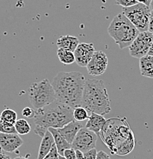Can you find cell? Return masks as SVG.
<instances>
[{
  "label": "cell",
  "mask_w": 153,
  "mask_h": 159,
  "mask_svg": "<svg viewBox=\"0 0 153 159\" xmlns=\"http://www.w3.org/2000/svg\"><path fill=\"white\" fill-rule=\"evenodd\" d=\"M100 136L113 154L126 155L134 148V135L126 118L118 117L107 120Z\"/></svg>",
  "instance_id": "cell-1"
},
{
  "label": "cell",
  "mask_w": 153,
  "mask_h": 159,
  "mask_svg": "<svg viewBox=\"0 0 153 159\" xmlns=\"http://www.w3.org/2000/svg\"><path fill=\"white\" fill-rule=\"evenodd\" d=\"M85 80V76L77 71L58 73L51 83L56 99L72 109L81 107Z\"/></svg>",
  "instance_id": "cell-2"
},
{
  "label": "cell",
  "mask_w": 153,
  "mask_h": 159,
  "mask_svg": "<svg viewBox=\"0 0 153 159\" xmlns=\"http://www.w3.org/2000/svg\"><path fill=\"white\" fill-rule=\"evenodd\" d=\"M72 120L73 109L56 99L50 105L36 110L34 132L43 138L49 128H62Z\"/></svg>",
  "instance_id": "cell-3"
},
{
  "label": "cell",
  "mask_w": 153,
  "mask_h": 159,
  "mask_svg": "<svg viewBox=\"0 0 153 159\" xmlns=\"http://www.w3.org/2000/svg\"><path fill=\"white\" fill-rule=\"evenodd\" d=\"M81 106L89 114L95 112L104 116L111 112V100L103 80L98 79L85 80Z\"/></svg>",
  "instance_id": "cell-4"
},
{
  "label": "cell",
  "mask_w": 153,
  "mask_h": 159,
  "mask_svg": "<svg viewBox=\"0 0 153 159\" xmlns=\"http://www.w3.org/2000/svg\"><path fill=\"white\" fill-rule=\"evenodd\" d=\"M108 32L121 49L129 48L139 34L138 29L123 12L113 18Z\"/></svg>",
  "instance_id": "cell-5"
},
{
  "label": "cell",
  "mask_w": 153,
  "mask_h": 159,
  "mask_svg": "<svg viewBox=\"0 0 153 159\" xmlns=\"http://www.w3.org/2000/svg\"><path fill=\"white\" fill-rule=\"evenodd\" d=\"M28 98L34 109H42L56 100L55 91L47 79L33 83L28 89Z\"/></svg>",
  "instance_id": "cell-6"
},
{
  "label": "cell",
  "mask_w": 153,
  "mask_h": 159,
  "mask_svg": "<svg viewBox=\"0 0 153 159\" xmlns=\"http://www.w3.org/2000/svg\"><path fill=\"white\" fill-rule=\"evenodd\" d=\"M151 11L150 8L142 3H137L131 7L123 8V14L139 32L148 31Z\"/></svg>",
  "instance_id": "cell-7"
},
{
  "label": "cell",
  "mask_w": 153,
  "mask_h": 159,
  "mask_svg": "<svg viewBox=\"0 0 153 159\" xmlns=\"http://www.w3.org/2000/svg\"><path fill=\"white\" fill-rule=\"evenodd\" d=\"M153 41V34L149 31L139 32L136 39L130 45L129 54L131 57L140 59L147 55Z\"/></svg>",
  "instance_id": "cell-8"
},
{
  "label": "cell",
  "mask_w": 153,
  "mask_h": 159,
  "mask_svg": "<svg viewBox=\"0 0 153 159\" xmlns=\"http://www.w3.org/2000/svg\"><path fill=\"white\" fill-rule=\"evenodd\" d=\"M97 139L98 135L95 132L83 127L79 131L74 139L72 143V148L85 153L92 148H95Z\"/></svg>",
  "instance_id": "cell-9"
},
{
  "label": "cell",
  "mask_w": 153,
  "mask_h": 159,
  "mask_svg": "<svg viewBox=\"0 0 153 159\" xmlns=\"http://www.w3.org/2000/svg\"><path fill=\"white\" fill-rule=\"evenodd\" d=\"M108 64V59L106 54L101 51H95L86 67L88 74L94 77L102 75L106 71Z\"/></svg>",
  "instance_id": "cell-10"
},
{
  "label": "cell",
  "mask_w": 153,
  "mask_h": 159,
  "mask_svg": "<svg viewBox=\"0 0 153 159\" xmlns=\"http://www.w3.org/2000/svg\"><path fill=\"white\" fill-rule=\"evenodd\" d=\"M95 52V47L92 43H79L74 51L75 62L79 67H87Z\"/></svg>",
  "instance_id": "cell-11"
},
{
  "label": "cell",
  "mask_w": 153,
  "mask_h": 159,
  "mask_svg": "<svg viewBox=\"0 0 153 159\" xmlns=\"http://www.w3.org/2000/svg\"><path fill=\"white\" fill-rule=\"evenodd\" d=\"M24 143L19 134H8L0 132V148L6 152L17 151Z\"/></svg>",
  "instance_id": "cell-12"
},
{
  "label": "cell",
  "mask_w": 153,
  "mask_h": 159,
  "mask_svg": "<svg viewBox=\"0 0 153 159\" xmlns=\"http://www.w3.org/2000/svg\"><path fill=\"white\" fill-rule=\"evenodd\" d=\"M85 127V125L82 122L72 120L70 123L66 124L63 127L60 129H57V131L60 132V135L63 137L69 143L72 144L74 139L76 136L79 131L82 128Z\"/></svg>",
  "instance_id": "cell-13"
},
{
  "label": "cell",
  "mask_w": 153,
  "mask_h": 159,
  "mask_svg": "<svg viewBox=\"0 0 153 159\" xmlns=\"http://www.w3.org/2000/svg\"><path fill=\"white\" fill-rule=\"evenodd\" d=\"M106 121L103 116L95 112H91L85 127L88 130L95 132L98 135H100V132L104 126Z\"/></svg>",
  "instance_id": "cell-14"
},
{
  "label": "cell",
  "mask_w": 153,
  "mask_h": 159,
  "mask_svg": "<svg viewBox=\"0 0 153 159\" xmlns=\"http://www.w3.org/2000/svg\"><path fill=\"white\" fill-rule=\"evenodd\" d=\"M55 142L53 135L50 131L47 130L41 140L37 159H44V157L50 152Z\"/></svg>",
  "instance_id": "cell-15"
},
{
  "label": "cell",
  "mask_w": 153,
  "mask_h": 159,
  "mask_svg": "<svg viewBox=\"0 0 153 159\" xmlns=\"http://www.w3.org/2000/svg\"><path fill=\"white\" fill-rule=\"evenodd\" d=\"M79 44V41L75 36L66 35L60 36L57 41V46L58 48H62L74 52L78 45Z\"/></svg>",
  "instance_id": "cell-16"
},
{
  "label": "cell",
  "mask_w": 153,
  "mask_h": 159,
  "mask_svg": "<svg viewBox=\"0 0 153 159\" xmlns=\"http://www.w3.org/2000/svg\"><path fill=\"white\" fill-rule=\"evenodd\" d=\"M139 64L141 75L153 79V56L147 54L141 57Z\"/></svg>",
  "instance_id": "cell-17"
},
{
  "label": "cell",
  "mask_w": 153,
  "mask_h": 159,
  "mask_svg": "<svg viewBox=\"0 0 153 159\" xmlns=\"http://www.w3.org/2000/svg\"><path fill=\"white\" fill-rule=\"evenodd\" d=\"M48 130L50 131V133L53 135V137L54 139L55 145L57 146V151H58L59 155L63 156L64 151L68 148H72V144L69 143L60 134V132L57 131V129L54 128H49Z\"/></svg>",
  "instance_id": "cell-18"
},
{
  "label": "cell",
  "mask_w": 153,
  "mask_h": 159,
  "mask_svg": "<svg viewBox=\"0 0 153 159\" xmlns=\"http://www.w3.org/2000/svg\"><path fill=\"white\" fill-rule=\"evenodd\" d=\"M57 55L60 62L63 64L69 65V64H72L75 62V55H74V52L72 51L62 48H58L57 51Z\"/></svg>",
  "instance_id": "cell-19"
},
{
  "label": "cell",
  "mask_w": 153,
  "mask_h": 159,
  "mask_svg": "<svg viewBox=\"0 0 153 159\" xmlns=\"http://www.w3.org/2000/svg\"><path fill=\"white\" fill-rule=\"evenodd\" d=\"M15 128L17 134L21 135H27L31 130V126L29 122L24 119H18L15 123Z\"/></svg>",
  "instance_id": "cell-20"
},
{
  "label": "cell",
  "mask_w": 153,
  "mask_h": 159,
  "mask_svg": "<svg viewBox=\"0 0 153 159\" xmlns=\"http://www.w3.org/2000/svg\"><path fill=\"white\" fill-rule=\"evenodd\" d=\"M0 119L4 122L15 125L16 121L18 120L17 112L11 109H6L0 114Z\"/></svg>",
  "instance_id": "cell-21"
},
{
  "label": "cell",
  "mask_w": 153,
  "mask_h": 159,
  "mask_svg": "<svg viewBox=\"0 0 153 159\" xmlns=\"http://www.w3.org/2000/svg\"><path fill=\"white\" fill-rule=\"evenodd\" d=\"M89 112L82 106L73 109V118L75 121L83 122V121L87 120L89 118Z\"/></svg>",
  "instance_id": "cell-22"
},
{
  "label": "cell",
  "mask_w": 153,
  "mask_h": 159,
  "mask_svg": "<svg viewBox=\"0 0 153 159\" xmlns=\"http://www.w3.org/2000/svg\"><path fill=\"white\" fill-rule=\"evenodd\" d=\"M0 132L8 134H17L15 128V125L4 122L1 119H0Z\"/></svg>",
  "instance_id": "cell-23"
},
{
  "label": "cell",
  "mask_w": 153,
  "mask_h": 159,
  "mask_svg": "<svg viewBox=\"0 0 153 159\" xmlns=\"http://www.w3.org/2000/svg\"><path fill=\"white\" fill-rule=\"evenodd\" d=\"M115 3L122 8H128L135 6L139 2L136 0H116Z\"/></svg>",
  "instance_id": "cell-24"
},
{
  "label": "cell",
  "mask_w": 153,
  "mask_h": 159,
  "mask_svg": "<svg viewBox=\"0 0 153 159\" xmlns=\"http://www.w3.org/2000/svg\"><path fill=\"white\" fill-rule=\"evenodd\" d=\"M36 111L34 109L31 108V107H25L22 109L21 111V114L24 117L28 119H33L34 118V116H35Z\"/></svg>",
  "instance_id": "cell-25"
},
{
  "label": "cell",
  "mask_w": 153,
  "mask_h": 159,
  "mask_svg": "<svg viewBox=\"0 0 153 159\" xmlns=\"http://www.w3.org/2000/svg\"><path fill=\"white\" fill-rule=\"evenodd\" d=\"M44 159H59V153L55 144L53 145V148H51L50 152L44 157Z\"/></svg>",
  "instance_id": "cell-26"
},
{
  "label": "cell",
  "mask_w": 153,
  "mask_h": 159,
  "mask_svg": "<svg viewBox=\"0 0 153 159\" xmlns=\"http://www.w3.org/2000/svg\"><path fill=\"white\" fill-rule=\"evenodd\" d=\"M63 156L66 159H76V151L74 148H68L64 151Z\"/></svg>",
  "instance_id": "cell-27"
},
{
  "label": "cell",
  "mask_w": 153,
  "mask_h": 159,
  "mask_svg": "<svg viewBox=\"0 0 153 159\" xmlns=\"http://www.w3.org/2000/svg\"><path fill=\"white\" fill-rule=\"evenodd\" d=\"M97 150L95 148H92L91 150L84 153V157L85 159H96L97 157Z\"/></svg>",
  "instance_id": "cell-28"
},
{
  "label": "cell",
  "mask_w": 153,
  "mask_h": 159,
  "mask_svg": "<svg viewBox=\"0 0 153 159\" xmlns=\"http://www.w3.org/2000/svg\"><path fill=\"white\" fill-rule=\"evenodd\" d=\"M96 159H111L109 155L104 151H99L97 153Z\"/></svg>",
  "instance_id": "cell-29"
},
{
  "label": "cell",
  "mask_w": 153,
  "mask_h": 159,
  "mask_svg": "<svg viewBox=\"0 0 153 159\" xmlns=\"http://www.w3.org/2000/svg\"><path fill=\"white\" fill-rule=\"evenodd\" d=\"M148 31L153 34V10H152V11H151V16L150 19H149V29H148Z\"/></svg>",
  "instance_id": "cell-30"
},
{
  "label": "cell",
  "mask_w": 153,
  "mask_h": 159,
  "mask_svg": "<svg viewBox=\"0 0 153 159\" xmlns=\"http://www.w3.org/2000/svg\"><path fill=\"white\" fill-rule=\"evenodd\" d=\"M136 1H137L139 3H142V4L146 5V6H149H149H150L152 0H136Z\"/></svg>",
  "instance_id": "cell-31"
},
{
  "label": "cell",
  "mask_w": 153,
  "mask_h": 159,
  "mask_svg": "<svg viewBox=\"0 0 153 159\" xmlns=\"http://www.w3.org/2000/svg\"><path fill=\"white\" fill-rule=\"evenodd\" d=\"M75 151H76V159H85L83 152H80V151L79 150H75Z\"/></svg>",
  "instance_id": "cell-32"
},
{
  "label": "cell",
  "mask_w": 153,
  "mask_h": 159,
  "mask_svg": "<svg viewBox=\"0 0 153 159\" xmlns=\"http://www.w3.org/2000/svg\"><path fill=\"white\" fill-rule=\"evenodd\" d=\"M1 150L2 149L0 148V159H11V158L9 155H6L5 153H2Z\"/></svg>",
  "instance_id": "cell-33"
},
{
  "label": "cell",
  "mask_w": 153,
  "mask_h": 159,
  "mask_svg": "<svg viewBox=\"0 0 153 159\" xmlns=\"http://www.w3.org/2000/svg\"><path fill=\"white\" fill-rule=\"evenodd\" d=\"M148 54H149V55L153 56V41H152V45H151L150 49H149V53H148Z\"/></svg>",
  "instance_id": "cell-34"
},
{
  "label": "cell",
  "mask_w": 153,
  "mask_h": 159,
  "mask_svg": "<svg viewBox=\"0 0 153 159\" xmlns=\"http://www.w3.org/2000/svg\"><path fill=\"white\" fill-rule=\"evenodd\" d=\"M14 159H29L28 158H27V157H24V156H19V157H16V158H15Z\"/></svg>",
  "instance_id": "cell-35"
},
{
  "label": "cell",
  "mask_w": 153,
  "mask_h": 159,
  "mask_svg": "<svg viewBox=\"0 0 153 159\" xmlns=\"http://www.w3.org/2000/svg\"><path fill=\"white\" fill-rule=\"evenodd\" d=\"M149 8H150L151 10H153V0H152V2H151V4H150V6H149Z\"/></svg>",
  "instance_id": "cell-36"
},
{
  "label": "cell",
  "mask_w": 153,
  "mask_h": 159,
  "mask_svg": "<svg viewBox=\"0 0 153 159\" xmlns=\"http://www.w3.org/2000/svg\"><path fill=\"white\" fill-rule=\"evenodd\" d=\"M59 159H66V158L64 156H62V155H59Z\"/></svg>",
  "instance_id": "cell-37"
}]
</instances>
